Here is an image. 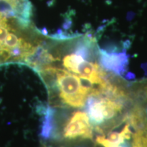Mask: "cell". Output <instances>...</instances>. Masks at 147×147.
Here are the masks:
<instances>
[{
  "label": "cell",
  "instance_id": "cell-3",
  "mask_svg": "<svg viewBox=\"0 0 147 147\" xmlns=\"http://www.w3.org/2000/svg\"><path fill=\"white\" fill-rule=\"evenodd\" d=\"M130 140V147H147V127L134 129Z\"/></svg>",
  "mask_w": 147,
  "mask_h": 147
},
{
  "label": "cell",
  "instance_id": "cell-2",
  "mask_svg": "<svg viewBox=\"0 0 147 147\" xmlns=\"http://www.w3.org/2000/svg\"><path fill=\"white\" fill-rule=\"evenodd\" d=\"M100 63L104 68L114 72H121L127 63L126 56L121 54H109L100 51Z\"/></svg>",
  "mask_w": 147,
  "mask_h": 147
},
{
  "label": "cell",
  "instance_id": "cell-1",
  "mask_svg": "<svg viewBox=\"0 0 147 147\" xmlns=\"http://www.w3.org/2000/svg\"><path fill=\"white\" fill-rule=\"evenodd\" d=\"M36 72L47 90L49 106L53 108H82L90 96L101 94L87 80L56 66L47 65Z\"/></svg>",
  "mask_w": 147,
  "mask_h": 147
}]
</instances>
